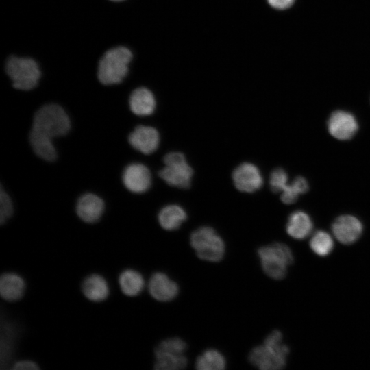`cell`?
Here are the masks:
<instances>
[{"mask_svg": "<svg viewBox=\"0 0 370 370\" xmlns=\"http://www.w3.org/2000/svg\"><path fill=\"white\" fill-rule=\"evenodd\" d=\"M288 347L282 343V334L279 330L271 332L264 343L253 348L249 354V362L263 370H278L284 367Z\"/></svg>", "mask_w": 370, "mask_h": 370, "instance_id": "obj_1", "label": "cell"}, {"mask_svg": "<svg viewBox=\"0 0 370 370\" xmlns=\"http://www.w3.org/2000/svg\"><path fill=\"white\" fill-rule=\"evenodd\" d=\"M132 58V52L127 47H117L108 50L99 63V80L105 85L121 83L127 74Z\"/></svg>", "mask_w": 370, "mask_h": 370, "instance_id": "obj_2", "label": "cell"}, {"mask_svg": "<svg viewBox=\"0 0 370 370\" xmlns=\"http://www.w3.org/2000/svg\"><path fill=\"white\" fill-rule=\"evenodd\" d=\"M71 128L69 116L64 109L55 103L46 104L35 113L32 129L51 138L67 134Z\"/></svg>", "mask_w": 370, "mask_h": 370, "instance_id": "obj_3", "label": "cell"}, {"mask_svg": "<svg viewBox=\"0 0 370 370\" xmlns=\"http://www.w3.org/2000/svg\"><path fill=\"white\" fill-rule=\"evenodd\" d=\"M264 272L270 278L281 280L286 276L287 267L293 262L291 249L285 244L275 243L258 250Z\"/></svg>", "mask_w": 370, "mask_h": 370, "instance_id": "obj_4", "label": "cell"}, {"mask_svg": "<svg viewBox=\"0 0 370 370\" xmlns=\"http://www.w3.org/2000/svg\"><path fill=\"white\" fill-rule=\"evenodd\" d=\"M190 242L201 260L219 262L224 256V241L210 227H201L195 230L190 235Z\"/></svg>", "mask_w": 370, "mask_h": 370, "instance_id": "obj_5", "label": "cell"}, {"mask_svg": "<svg viewBox=\"0 0 370 370\" xmlns=\"http://www.w3.org/2000/svg\"><path fill=\"white\" fill-rule=\"evenodd\" d=\"M5 69L13 86L20 90L34 88L40 77L38 64L29 58L11 56L7 60Z\"/></svg>", "mask_w": 370, "mask_h": 370, "instance_id": "obj_6", "label": "cell"}, {"mask_svg": "<svg viewBox=\"0 0 370 370\" xmlns=\"http://www.w3.org/2000/svg\"><path fill=\"white\" fill-rule=\"evenodd\" d=\"M164 167L159 171V175L166 184L182 188L190 186L193 171L182 153H167L164 157Z\"/></svg>", "mask_w": 370, "mask_h": 370, "instance_id": "obj_7", "label": "cell"}, {"mask_svg": "<svg viewBox=\"0 0 370 370\" xmlns=\"http://www.w3.org/2000/svg\"><path fill=\"white\" fill-rule=\"evenodd\" d=\"M330 134L336 139L345 140L352 138L358 129L354 116L345 111L334 112L328 122Z\"/></svg>", "mask_w": 370, "mask_h": 370, "instance_id": "obj_8", "label": "cell"}, {"mask_svg": "<svg viewBox=\"0 0 370 370\" xmlns=\"http://www.w3.org/2000/svg\"><path fill=\"white\" fill-rule=\"evenodd\" d=\"M232 180L236 188L245 193H253L258 190L263 183L258 168L249 162H244L234 169Z\"/></svg>", "mask_w": 370, "mask_h": 370, "instance_id": "obj_9", "label": "cell"}, {"mask_svg": "<svg viewBox=\"0 0 370 370\" xmlns=\"http://www.w3.org/2000/svg\"><path fill=\"white\" fill-rule=\"evenodd\" d=\"M362 224L352 215L338 217L332 223V230L336 238L344 245L355 243L361 236Z\"/></svg>", "mask_w": 370, "mask_h": 370, "instance_id": "obj_10", "label": "cell"}, {"mask_svg": "<svg viewBox=\"0 0 370 370\" xmlns=\"http://www.w3.org/2000/svg\"><path fill=\"white\" fill-rule=\"evenodd\" d=\"M123 182L125 186L134 193H142L149 189L151 177L147 166L139 163L128 165L123 173Z\"/></svg>", "mask_w": 370, "mask_h": 370, "instance_id": "obj_11", "label": "cell"}, {"mask_svg": "<svg viewBox=\"0 0 370 370\" xmlns=\"http://www.w3.org/2000/svg\"><path fill=\"white\" fill-rule=\"evenodd\" d=\"M128 140L137 151L144 154H150L157 149L160 136L155 128L139 125L129 135Z\"/></svg>", "mask_w": 370, "mask_h": 370, "instance_id": "obj_12", "label": "cell"}, {"mask_svg": "<svg viewBox=\"0 0 370 370\" xmlns=\"http://www.w3.org/2000/svg\"><path fill=\"white\" fill-rule=\"evenodd\" d=\"M148 289L152 297L160 301H168L174 299L179 291L177 284L162 272L152 275L149 281Z\"/></svg>", "mask_w": 370, "mask_h": 370, "instance_id": "obj_13", "label": "cell"}, {"mask_svg": "<svg viewBox=\"0 0 370 370\" xmlns=\"http://www.w3.org/2000/svg\"><path fill=\"white\" fill-rule=\"evenodd\" d=\"M104 211V203L97 195L86 193L80 197L76 206V212L81 220L93 223L99 220Z\"/></svg>", "mask_w": 370, "mask_h": 370, "instance_id": "obj_14", "label": "cell"}, {"mask_svg": "<svg viewBox=\"0 0 370 370\" xmlns=\"http://www.w3.org/2000/svg\"><path fill=\"white\" fill-rule=\"evenodd\" d=\"M25 291V283L21 276L15 273H5L0 278V294L1 297L10 302L22 298Z\"/></svg>", "mask_w": 370, "mask_h": 370, "instance_id": "obj_15", "label": "cell"}, {"mask_svg": "<svg viewBox=\"0 0 370 370\" xmlns=\"http://www.w3.org/2000/svg\"><path fill=\"white\" fill-rule=\"evenodd\" d=\"M82 291L88 300L101 302L108 298L110 288L108 282L103 276L94 273L89 275L84 280Z\"/></svg>", "mask_w": 370, "mask_h": 370, "instance_id": "obj_16", "label": "cell"}, {"mask_svg": "<svg viewBox=\"0 0 370 370\" xmlns=\"http://www.w3.org/2000/svg\"><path fill=\"white\" fill-rule=\"evenodd\" d=\"M132 112L138 116L151 114L156 108V100L153 93L145 88L135 89L131 94L129 100Z\"/></svg>", "mask_w": 370, "mask_h": 370, "instance_id": "obj_17", "label": "cell"}, {"mask_svg": "<svg viewBox=\"0 0 370 370\" xmlns=\"http://www.w3.org/2000/svg\"><path fill=\"white\" fill-rule=\"evenodd\" d=\"M313 223L309 215L304 211L297 210L291 214L286 223V232L295 239H304L312 230Z\"/></svg>", "mask_w": 370, "mask_h": 370, "instance_id": "obj_18", "label": "cell"}, {"mask_svg": "<svg viewBox=\"0 0 370 370\" xmlns=\"http://www.w3.org/2000/svg\"><path fill=\"white\" fill-rule=\"evenodd\" d=\"M29 142L34 153L38 157L49 162L56 159V150L52 143V138L50 136L32 129L29 134Z\"/></svg>", "mask_w": 370, "mask_h": 370, "instance_id": "obj_19", "label": "cell"}, {"mask_svg": "<svg viewBox=\"0 0 370 370\" xmlns=\"http://www.w3.org/2000/svg\"><path fill=\"white\" fill-rule=\"evenodd\" d=\"M118 282L122 293L128 297L137 296L145 286L143 275L138 271L132 269L123 271L119 276Z\"/></svg>", "mask_w": 370, "mask_h": 370, "instance_id": "obj_20", "label": "cell"}, {"mask_svg": "<svg viewBox=\"0 0 370 370\" xmlns=\"http://www.w3.org/2000/svg\"><path fill=\"white\" fill-rule=\"evenodd\" d=\"M187 218L185 210L177 205L164 206L158 214V221L166 230H175L179 228Z\"/></svg>", "mask_w": 370, "mask_h": 370, "instance_id": "obj_21", "label": "cell"}, {"mask_svg": "<svg viewBox=\"0 0 370 370\" xmlns=\"http://www.w3.org/2000/svg\"><path fill=\"white\" fill-rule=\"evenodd\" d=\"M155 369L157 370H177L184 369L187 359L184 354L155 352Z\"/></svg>", "mask_w": 370, "mask_h": 370, "instance_id": "obj_22", "label": "cell"}, {"mask_svg": "<svg viewBox=\"0 0 370 370\" xmlns=\"http://www.w3.org/2000/svg\"><path fill=\"white\" fill-rule=\"evenodd\" d=\"M225 365L223 355L214 349L204 351L195 362L196 369L199 370H221L225 369Z\"/></svg>", "mask_w": 370, "mask_h": 370, "instance_id": "obj_23", "label": "cell"}, {"mask_svg": "<svg viewBox=\"0 0 370 370\" xmlns=\"http://www.w3.org/2000/svg\"><path fill=\"white\" fill-rule=\"evenodd\" d=\"M287 184L281 191V200L286 204L295 202L299 195L305 193L308 189V184L303 177H297L291 184Z\"/></svg>", "mask_w": 370, "mask_h": 370, "instance_id": "obj_24", "label": "cell"}, {"mask_svg": "<svg viewBox=\"0 0 370 370\" xmlns=\"http://www.w3.org/2000/svg\"><path fill=\"white\" fill-rule=\"evenodd\" d=\"M310 247L317 255L325 256L332 251L334 241L328 232L319 230L312 235L310 241Z\"/></svg>", "mask_w": 370, "mask_h": 370, "instance_id": "obj_25", "label": "cell"}, {"mask_svg": "<svg viewBox=\"0 0 370 370\" xmlns=\"http://www.w3.org/2000/svg\"><path fill=\"white\" fill-rule=\"evenodd\" d=\"M13 206L8 193L1 186L0 190V223H5L12 215Z\"/></svg>", "mask_w": 370, "mask_h": 370, "instance_id": "obj_26", "label": "cell"}, {"mask_svg": "<svg viewBox=\"0 0 370 370\" xmlns=\"http://www.w3.org/2000/svg\"><path fill=\"white\" fill-rule=\"evenodd\" d=\"M269 183L274 193L281 192L288 183V175L285 171L282 169H275L271 174Z\"/></svg>", "mask_w": 370, "mask_h": 370, "instance_id": "obj_27", "label": "cell"}, {"mask_svg": "<svg viewBox=\"0 0 370 370\" xmlns=\"http://www.w3.org/2000/svg\"><path fill=\"white\" fill-rule=\"evenodd\" d=\"M39 369L37 363L29 360H21L14 363V370H36Z\"/></svg>", "mask_w": 370, "mask_h": 370, "instance_id": "obj_28", "label": "cell"}, {"mask_svg": "<svg viewBox=\"0 0 370 370\" xmlns=\"http://www.w3.org/2000/svg\"><path fill=\"white\" fill-rule=\"evenodd\" d=\"M271 6L278 10H284L292 5L295 0H267Z\"/></svg>", "mask_w": 370, "mask_h": 370, "instance_id": "obj_29", "label": "cell"}, {"mask_svg": "<svg viewBox=\"0 0 370 370\" xmlns=\"http://www.w3.org/2000/svg\"><path fill=\"white\" fill-rule=\"evenodd\" d=\"M111 1H123V0H111Z\"/></svg>", "mask_w": 370, "mask_h": 370, "instance_id": "obj_30", "label": "cell"}]
</instances>
